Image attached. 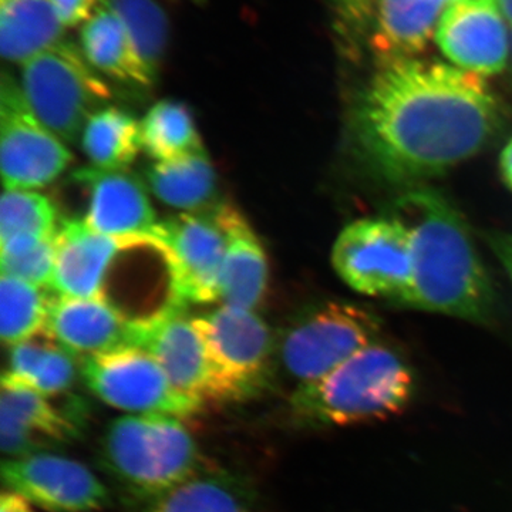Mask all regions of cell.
Segmentation results:
<instances>
[{
    "label": "cell",
    "instance_id": "8992f818",
    "mask_svg": "<svg viewBox=\"0 0 512 512\" xmlns=\"http://www.w3.org/2000/svg\"><path fill=\"white\" fill-rule=\"evenodd\" d=\"M380 329L379 318L355 303L325 302L286 328L279 357L298 384L315 382L376 343Z\"/></svg>",
    "mask_w": 512,
    "mask_h": 512
},
{
    "label": "cell",
    "instance_id": "603a6c76",
    "mask_svg": "<svg viewBox=\"0 0 512 512\" xmlns=\"http://www.w3.org/2000/svg\"><path fill=\"white\" fill-rule=\"evenodd\" d=\"M64 26L52 0H0V52L25 64L62 42Z\"/></svg>",
    "mask_w": 512,
    "mask_h": 512
},
{
    "label": "cell",
    "instance_id": "f546056e",
    "mask_svg": "<svg viewBox=\"0 0 512 512\" xmlns=\"http://www.w3.org/2000/svg\"><path fill=\"white\" fill-rule=\"evenodd\" d=\"M57 208L32 190H5L0 202V242L18 237H52L59 232Z\"/></svg>",
    "mask_w": 512,
    "mask_h": 512
},
{
    "label": "cell",
    "instance_id": "5b68a950",
    "mask_svg": "<svg viewBox=\"0 0 512 512\" xmlns=\"http://www.w3.org/2000/svg\"><path fill=\"white\" fill-rule=\"evenodd\" d=\"M20 87L37 119L64 143H76L111 97L82 49L66 40L22 64Z\"/></svg>",
    "mask_w": 512,
    "mask_h": 512
},
{
    "label": "cell",
    "instance_id": "4316f807",
    "mask_svg": "<svg viewBox=\"0 0 512 512\" xmlns=\"http://www.w3.org/2000/svg\"><path fill=\"white\" fill-rule=\"evenodd\" d=\"M140 126L143 150L156 163L205 153L191 111L180 101H158Z\"/></svg>",
    "mask_w": 512,
    "mask_h": 512
},
{
    "label": "cell",
    "instance_id": "52a82bcc",
    "mask_svg": "<svg viewBox=\"0 0 512 512\" xmlns=\"http://www.w3.org/2000/svg\"><path fill=\"white\" fill-rule=\"evenodd\" d=\"M332 264L353 291L400 305L412 285V242L406 228L390 215L365 218L340 232Z\"/></svg>",
    "mask_w": 512,
    "mask_h": 512
},
{
    "label": "cell",
    "instance_id": "ffe728a7",
    "mask_svg": "<svg viewBox=\"0 0 512 512\" xmlns=\"http://www.w3.org/2000/svg\"><path fill=\"white\" fill-rule=\"evenodd\" d=\"M451 0H379L370 29L377 64L416 59L433 37Z\"/></svg>",
    "mask_w": 512,
    "mask_h": 512
},
{
    "label": "cell",
    "instance_id": "9c48e42d",
    "mask_svg": "<svg viewBox=\"0 0 512 512\" xmlns=\"http://www.w3.org/2000/svg\"><path fill=\"white\" fill-rule=\"evenodd\" d=\"M73 163L66 143L30 110L20 84L3 73L0 86V168L5 190H39Z\"/></svg>",
    "mask_w": 512,
    "mask_h": 512
},
{
    "label": "cell",
    "instance_id": "7402d4cb",
    "mask_svg": "<svg viewBox=\"0 0 512 512\" xmlns=\"http://www.w3.org/2000/svg\"><path fill=\"white\" fill-rule=\"evenodd\" d=\"M2 383L16 384L46 397L69 392L77 376V357L46 330L12 346Z\"/></svg>",
    "mask_w": 512,
    "mask_h": 512
},
{
    "label": "cell",
    "instance_id": "f1b7e54d",
    "mask_svg": "<svg viewBox=\"0 0 512 512\" xmlns=\"http://www.w3.org/2000/svg\"><path fill=\"white\" fill-rule=\"evenodd\" d=\"M127 29L151 76L157 80L167 52L170 25L167 15L156 0H106Z\"/></svg>",
    "mask_w": 512,
    "mask_h": 512
},
{
    "label": "cell",
    "instance_id": "d6a6232c",
    "mask_svg": "<svg viewBox=\"0 0 512 512\" xmlns=\"http://www.w3.org/2000/svg\"><path fill=\"white\" fill-rule=\"evenodd\" d=\"M64 28H77L89 22L106 0H52Z\"/></svg>",
    "mask_w": 512,
    "mask_h": 512
},
{
    "label": "cell",
    "instance_id": "277c9868",
    "mask_svg": "<svg viewBox=\"0 0 512 512\" xmlns=\"http://www.w3.org/2000/svg\"><path fill=\"white\" fill-rule=\"evenodd\" d=\"M183 419L168 414H126L107 426L101 460L124 490L160 500L198 473L200 450Z\"/></svg>",
    "mask_w": 512,
    "mask_h": 512
},
{
    "label": "cell",
    "instance_id": "83f0119b",
    "mask_svg": "<svg viewBox=\"0 0 512 512\" xmlns=\"http://www.w3.org/2000/svg\"><path fill=\"white\" fill-rule=\"evenodd\" d=\"M46 289L15 278L0 276V336L9 348L46 329L50 305Z\"/></svg>",
    "mask_w": 512,
    "mask_h": 512
},
{
    "label": "cell",
    "instance_id": "74e56055",
    "mask_svg": "<svg viewBox=\"0 0 512 512\" xmlns=\"http://www.w3.org/2000/svg\"><path fill=\"white\" fill-rule=\"evenodd\" d=\"M510 53L512 56V28H511V35H510Z\"/></svg>",
    "mask_w": 512,
    "mask_h": 512
},
{
    "label": "cell",
    "instance_id": "e0dca14e",
    "mask_svg": "<svg viewBox=\"0 0 512 512\" xmlns=\"http://www.w3.org/2000/svg\"><path fill=\"white\" fill-rule=\"evenodd\" d=\"M131 325L133 320L101 299L53 296L45 330L83 360L131 346Z\"/></svg>",
    "mask_w": 512,
    "mask_h": 512
},
{
    "label": "cell",
    "instance_id": "e575fe53",
    "mask_svg": "<svg viewBox=\"0 0 512 512\" xmlns=\"http://www.w3.org/2000/svg\"><path fill=\"white\" fill-rule=\"evenodd\" d=\"M0 512H36L35 505L15 491L5 490L0 497Z\"/></svg>",
    "mask_w": 512,
    "mask_h": 512
},
{
    "label": "cell",
    "instance_id": "d4e9b609",
    "mask_svg": "<svg viewBox=\"0 0 512 512\" xmlns=\"http://www.w3.org/2000/svg\"><path fill=\"white\" fill-rule=\"evenodd\" d=\"M82 148L93 167L127 170L143 150L140 121L117 107H104L84 126Z\"/></svg>",
    "mask_w": 512,
    "mask_h": 512
},
{
    "label": "cell",
    "instance_id": "7a4b0ae2",
    "mask_svg": "<svg viewBox=\"0 0 512 512\" xmlns=\"http://www.w3.org/2000/svg\"><path fill=\"white\" fill-rule=\"evenodd\" d=\"M387 215L406 228L412 242V285L400 305L490 322L493 286L456 207L440 192L420 185L400 192Z\"/></svg>",
    "mask_w": 512,
    "mask_h": 512
},
{
    "label": "cell",
    "instance_id": "6da1fadb",
    "mask_svg": "<svg viewBox=\"0 0 512 512\" xmlns=\"http://www.w3.org/2000/svg\"><path fill=\"white\" fill-rule=\"evenodd\" d=\"M500 126L484 77L419 57L377 64L349 116L357 163L402 191L476 156Z\"/></svg>",
    "mask_w": 512,
    "mask_h": 512
},
{
    "label": "cell",
    "instance_id": "836d02e7",
    "mask_svg": "<svg viewBox=\"0 0 512 512\" xmlns=\"http://www.w3.org/2000/svg\"><path fill=\"white\" fill-rule=\"evenodd\" d=\"M487 241L512 282V234L491 232V234H488Z\"/></svg>",
    "mask_w": 512,
    "mask_h": 512
},
{
    "label": "cell",
    "instance_id": "4dcf8cb0",
    "mask_svg": "<svg viewBox=\"0 0 512 512\" xmlns=\"http://www.w3.org/2000/svg\"><path fill=\"white\" fill-rule=\"evenodd\" d=\"M57 254L53 237H19L0 242V272L42 289L52 288Z\"/></svg>",
    "mask_w": 512,
    "mask_h": 512
},
{
    "label": "cell",
    "instance_id": "ac0fdd59",
    "mask_svg": "<svg viewBox=\"0 0 512 512\" xmlns=\"http://www.w3.org/2000/svg\"><path fill=\"white\" fill-rule=\"evenodd\" d=\"M123 241L124 237L93 231L79 218L64 220L57 232L55 274L50 291L63 298L101 299L107 269Z\"/></svg>",
    "mask_w": 512,
    "mask_h": 512
},
{
    "label": "cell",
    "instance_id": "30bf717a",
    "mask_svg": "<svg viewBox=\"0 0 512 512\" xmlns=\"http://www.w3.org/2000/svg\"><path fill=\"white\" fill-rule=\"evenodd\" d=\"M131 346L156 357L175 389L202 403L237 402L183 306L133 320Z\"/></svg>",
    "mask_w": 512,
    "mask_h": 512
},
{
    "label": "cell",
    "instance_id": "1f68e13d",
    "mask_svg": "<svg viewBox=\"0 0 512 512\" xmlns=\"http://www.w3.org/2000/svg\"><path fill=\"white\" fill-rule=\"evenodd\" d=\"M379 0H330L333 26L343 49L355 53L367 45Z\"/></svg>",
    "mask_w": 512,
    "mask_h": 512
},
{
    "label": "cell",
    "instance_id": "4fadbf2b",
    "mask_svg": "<svg viewBox=\"0 0 512 512\" xmlns=\"http://www.w3.org/2000/svg\"><path fill=\"white\" fill-rule=\"evenodd\" d=\"M0 470L8 490L47 512H94L110 503L106 485L72 458L50 453L6 458Z\"/></svg>",
    "mask_w": 512,
    "mask_h": 512
},
{
    "label": "cell",
    "instance_id": "5bb4252c",
    "mask_svg": "<svg viewBox=\"0 0 512 512\" xmlns=\"http://www.w3.org/2000/svg\"><path fill=\"white\" fill-rule=\"evenodd\" d=\"M450 64L481 77L503 72L510 33L497 0H451L434 36Z\"/></svg>",
    "mask_w": 512,
    "mask_h": 512
},
{
    "label": "cell",
    "instance_id": "8fae6325",
    "mask_svg": "<svg viewBox=\"0 0 512 512\" xmlns=\"http://www.w3.org/2000/svg\"><path fill=\"white\" fill-rule=\"evenodd\" d=\"M192 322L237 402L264 389L271 375L274 338L255 311L222 305Z\"/></svg>",
    "mask_w": 512,
    "mask_h": 512
},
{
    "label": "cell",
    "instance_id": "8d00e7d4",
    "mask_svg": "<svg viewBox=\"0 0 512 512\" xmlns=\"http://www.w3.org/2000/svg\"><path fill=\"white\" fill-rule=\"evenodd\" d=\"M498 6H500L501 12H503L505 20L508 25L512 28V0H497Z\"/></svg>",
    "mask_w": 512,
    "mask_h": 512
},
{
    "label": "cell",
    "instance_id": "484cf974",
    "mask_svg": "<svg viewBox=\"0 0 512 512\" xmlns=\"http://www.w3.org/2000/svg\"><path fill=\"white\" fill-rule=\"evenodd\" d=\"M150 512H255L244 481L228 473L194 474L157 501Z\"/></svg>",
    "mask_w": 512,
    "mask_h": 512
},
{
    "label": "cell",
    "instance_id": "2e32d148",
    "mask_svg": "<svg viewBox=\"0 0 512 512\" xmlns=\"http://www.w3.org/2000/svg\"><path fill=\"white\" fill-rule=\"evenodd\" d=\"M72 181L86 192L82 221L109 237L150 235L158 224L146 185L127 170L80 168Z\"/></svg>",
    "mask_w": 512,
    "mask_h": 512
},
{
    "label": "cell",
    "instance_id": "3957f363",
    "mask_svg": "<svg viewBox=\"0 0 512 512\" xmlns=\"http://www.w3.org/2000/svg\"><path fill=\"white\" fill-rule=\"evenodd\" d=\"M414 394L412 366L376 342L322 379L298 384L289 397V416L302 429L355 426L397 416Z\"/></svg>",
    "mask_w": 512,
    "mask_h": 512
},
{
    "label": "cell",
    "instance_id": "d6986e66",
    "mask_svg": "<svg viewBox=\"0 0 512 512\" xmlns=\"http://www.w3.org/2000/svg\"><path fill=\"white\" fill-rule=\"evenodd\" d=\"M214 212L227 238L220 301L222 305L255 311L268 288V259L264 248L247 218L234 205H217Z\"/></svg>",
    "mask_w": 512,
    "mask_h": 512
},
{
    "label": "cell",
    "instance_id": "cb8c5ba5",
    "mask_svg": "<svg viewBox=\"0 0 512 512\" xmlns=\"http://www.w3.org/2000/svg\"><path fill=\"white\" fill-rule=\"evenodd\" d=\"M147 183L158 200L183 212H204L217 195V175L207 153L151 165Z\"/></svg>",
    "mask_w": 512,
    "mask_h": 512
},
{
    "label": "cell",
    "instance_id": "9a60e30c",
    "mask_svg": "<svg viewBox=\"0 0 512 512\" xmlns=\"http://www.w3.org/2000/svg\"><path fill=\"white\" fill-rule=\"evenodd\" d=\"M82 407L64 412L50 397L2 383L0 390V447L9 458L47 453L50 448L77 439Z\"/></svg>",
    "mask_w": 512,
    "mask_h": 512
},
{
    "label": "cell",
    "instance_id": "d590c367",
    "mask_svg": "<svg viewBox=\"0 0 512 512\" xmlns=\"http://www.w3.org/2000/svg\"><path fill=\"white\" fill-rule=\"evenodd\" d=\"M501 171L505 183L510 185L512 190V140L505 146L503 154H501Z\"/></svg>",
    "mask_w": 512,
    "mask_h": 512
},
{
    "label": "cell",
    "instance_id": "44dd1931",
    "mask_svg": "<svg viewBox=\"0 0 512 512\" xmlns=\"http://www.w3.org/2000/svg\"><path fill=\"white\" fill-rule=\"evenodd\" d=\"M80 49L94 70L111 79L138 87L156 83L138 56L123 22L106 3L82 26Z\"/></svg>",
    "mask_w": 512,
    "mask_h": 512
},
{
    "label": "cell",
    "instance_id": "7c38bea8",
    "mask_svg": "<svg viewBox=\"0 0 512 512\" xmlns=\"http://www.w3.org/2000/svg\"><path fill=\"white\" fill-rule=\"evenodd\" d=\"M214 208L207 215L205 211L175 215L158 222L150 234L163 242L170 255L175 293L184 308L188 303L220 301L227 238Z\"/></svg>",
    "mask_w": 512,
    "mask_h": 512
},
{
    "label": "cell",
    "instance_id": "ba28073f",
    "mask_svg": "<svg viewBox=\"0 0 512 512\" xmlns=\"http://www.w3.org/2000/svg\"><path fill=\"white\" fill-rule=\"evenodd\" d=\"M80 373L101 402L130 414H168L188 419L204 403L175 389L167 373L147 350L127 346L86 357Z\"/></svg>",
    "mask_w": 512,
    "mask_h": 512
}]
</instances>
